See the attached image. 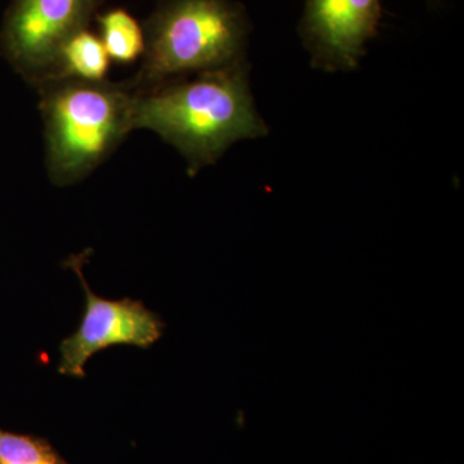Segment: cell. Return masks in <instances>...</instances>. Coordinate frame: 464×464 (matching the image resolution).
I'll return each mask as SVG.
<instances>
[{
  "instance_id": "obj_1",
  "label": "cell",
  "mask_w": 464,
  "mask_h": 464,
  "mask_svg": "<svg viewBox=\"0 0 464 464\" xmlns=\"http://www.w3.org/2000/svg\"><path fill=\"white\" fill-rule=\"evenodd\" d=\"M134 130H152L173 146L190 176L235 142L268 133L250 92L246 60L136 91Z\"/></svg>"
},
{
  "instance_id": "obj_2",
  "label": "cell",
  "mask_w": 464,
  "mask_h": 464,
  "mask_svg": "<svg viewBox=\"0 0 464 464\" xmlns=\"http://www.w3.org/2000/svg\"><path fill=\"white\" fill-rule=\"evenodd\" d=\"M36 90L45 167L56 186L90 176L134 130L136 90L130 82L53 79Z\"/></svg>"
},
{
  "instance_id": "obj_3",
  "label": "cell",
  "mask_w": 464,
  "mask_h": 464,
  "mask_svg": "<svg viewBox=\"0 0 464 464\" xmlns=\"http://www.w3.org/2000/svg\"><path fill=\"white\" fill-rule=\"evenodd\" d=\"M143 30L136 91L246 61L252 24L237 0H160Z\"/></svg>"
},
{
  "instance_id": "obj_4",
  "label": "cell",
  "mask_w": 464,
  "mask_h": 464,
  "mask_svg": "<svg viewBox=\"0 0 464 464\" xmlns=\"http://www.w3.org/2000/svg\"><path fill=\"white\" fill-rule=\"evenodd\" d=\"M102 0H12L0 48L27 83L38 87L53 74L58 52L67 39L87 29Z\"/></svg>"
},
{
  "instance_id": "obj_5",
  "label": "cell",
  "mask_w": 464,
  "mask_h": 464,
  "mask_svg": "<svg viewBox=\"0 0 464 464\" xmlns=\"http://www.w3.org/2000/svg\"><path fill=\"white\" fill-rule=\"evenodd\" d=\"M67 265L74 268L83 285L85 308L78 331L61 342L58 362L61 374L84 378L85 364L91 356L112 344L148 348L160 340L166 325L141 302L130 298L121 301L101 298L85 282L78 257L72 258Z\"/></svg>"
},
{
  "instance_id": "obj_6",
  "label": "cell",
  "mask_w": 464,
  "mask_h": 464,
  "mask_svg": "<svg viewBox=\"0 0 464 464\" xmlns=\"http://www.w3.org/2000/svg\"><path fill=\"white\" fill-rule=\"evenodd\" d=\"M381 20V0H304L298 32L313 67L353 72L378 35Z\"/></svg>"
},
{
  "instance_id": "obj_7",
  "label": "cell",
  "mask_w": 464,
  "mask_h": 464,
  "mask_svg": "<svg viewBox=\"0 0 464 464\" xmlns=\"http://www.w3.org/2000/svg\"><path fill=\"white\" fill-rule=\"evenodd\" d=\"M110 67L111 60L99 34L92 33L87 27L75 33L61 47L50 81L78 79L102 82L108 78Z\"/></svg>"
},
{
  "instance_id": "obj_8",
  "label": "cell",
  "mask_w": 464,
  "mask_h": 464,
  "mask_svg": "<svg viewBox=\"0 0 464 464\" xmlns=\"http://www.w3.org/2000/svg\"><path fill=\"white\" fill-rule=\"evenodd\" d=\"M99 36L111 63L130 65L142 60L146 38L143 25L124 8H111L97 14Z\"/></svg>"
},
{
  "instance_id": "obj_9",
  "label": "cell",
  "mask_w": 464,
  "mask_h": 464,
  "mask_svg": "<svg viewBox=\"0 0 464 464\" xmlns=\"http://www.w3.org/2000/svg\"><path fill=\"white\" fill-rule=\"evenodd\" d=\"M0 464H67L45 440L0 430Z\"/></svg>"
}]
</instances>
